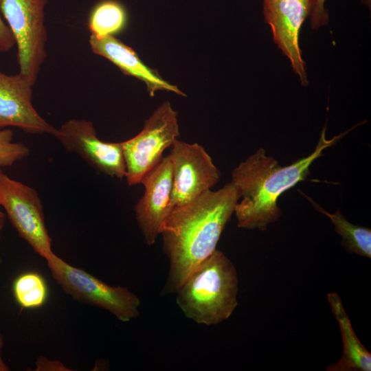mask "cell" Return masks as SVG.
Listing matches in <instances>:
<instances>
[{
  "label": "cell",
  "instance_id": "obj_1",
  "mask_svg": "<svg viewBox=\"0 0 371 371\" xmlns=\"http://www.w3.org/2000/svg\"><path fill=\"white\" fill-rule=\"evenodd\" d=\"M240 198L239 190L230 182L171 209L160 232L169 260L164 293H176L192 271L216 249Z\"/></svg>",
  "mask_w": 371,
  "mask_h": 371
},
{
  "label": "cell",
  "instance_id": "obj_2",
  "mask_svg": "<svg viewBox=\"0 0 371 371\" xmlns=\"http://www.w3.org/2000/svg\"><path fill=\"white\" fill-rule=\"evenodd\" d=\"M350 130L327 139L324 127L314 151L286 166L267 156L262 148L241 162L232 171L231 181L243 197L236 203L234 212L238 227L265 231L269 224L278 221L281 216L277 204L280 195L304 181L310 174L311 164L322 155V151L339 141Z\"/></svg>",
  "mask_w": 371,
  "mask_h": 371
},
{
  "label": "cell",
  "instance_id": "obj_3",
  "mask_svg": "<svg viewBox=\"0 0 371 371\" xmlns=\"http://www.w3.org/2000/svg\"><path fill=\"white\" fill-rule=\"evenodd\" d=\"M238 291L234 265L216 249L182 283L175 293L176 302L187 318L199 324L216 325L234 311Z\"/></svg>",
  "mask_w": 371,
  "mask_h": 371
},
{
  "label": "cell",
  "instance_id": "obj_4",
  "mask_svg": "<svg viewBox=\"0 0 371 371\" xmlns=\"http://www.w3.org/2000/svg\"><path fill=\"white\" fill-rule=\"evenodd\" d=\"M46 262L54 280L74 300L104 309L122 322L139 316L140 300L128 288L107 284L55 254Z\"/></svg>",
  "mask_w": 371,
  "mask_h": 371
},
{
  "label": "cell",
  "instance_id": "obj_5",
  "mask_svg": "<svg viewBox=\"0 0 371 371\" xmlns=\"http://www.w3.org/2000/svg\"><path fill=\"white\" fill-rule=\"evenodd\" d=\"M48 0H0L2 17L15 40L19 74L34 85L47 58L45 8Z\"/></svg>",
  "mask_w": 371,
  "mask_h": 371
},
{
  "label": "cell",
  "instance_id": "obj_6",
  "mask_svg": "<svg viewBox=\"0 0 371 371\" xmlns=\"http://www.w3.org/2000/svg\"><path fill=\"white\" fill-rule=\"evenodd\" d=\"M179 135L177 113L170 102L166 101L145 121L140 133L121 142L128 185L141 183L161 161L164 151L171 147Z\"/></svg>",
  "mask_w": 371,
  "mask_h": 371
},
{
  "label": "cell",
  "instance_id": "obj_7",
  "mask_svg": "<svg viewBox=\"0 0 371 371\" xmlns=\"http://www.w3.org/2000/svg\"><path fill=\"white\" fill-rule=\"evenodd\" d=\"M0 207L19 235L36 254L45 260L54 254L37 191L10 178L1 168Z\"/></svg>",
  "mask_w": 371,
  "mask_h": 371
},
{
  "label": "cell",
  "instance_id": "obj_8",
  "mask_svg": "<svg viewBox=\"0 0 371 371\" xmlns=\"http://www.w3.org/2000/svg\"><path fill=\"white\" fill-rule=\"evenodd\" d=\"M168 155L172 167V208L191 201L211 190L220 180V170L205 148L197 143L177 139Z\"/></svg>",
  "mask_w": 371,
  "mask_h": 371
},
{
  "label": "cell",
  "instance_id": "obj_9",
  "mask_svg": "<svg viewBox=\"0 0 371 371\" xmlns=\"http://www.w3.org/2000/svg\"><path fill=\"white\" fill-rule=\"evenodd\" d=\"M54 137L67 151L76 153L97 171L120 179L126 177L122 143L100 140L91 121L69 120L56 128Z\"/></svg>",
  "mask_w": 371,
  "mask_h": 371
},
{
  "label": "cell",
  "instance_id": "obj_10",
  "mask_svg": "<svg viewBox=\"0 0 371 371\" xmlns=\"http://www.w3.org/2000/svg\"><path fill=\"white\" fill-rule=\"evenodd\" d=\"M313 3L314 0H263L262 3L265 21L271 27L274 43L289 60L303 86H307L308 80L299 45V33Z\"/></svg>",
  "mask_w": 371,
  "mask_h": 371
},
{
  "label": "cell",
  "instance_id": "obj_11",
  "mask_svg": "<svg viewBox=\"0 0 371 371\" xmlns=\"http://www.w3.org/2000/svg\"><path fill=\"white\" fill-rule=\"evenodd\" d=\"M141 183L144 193L135 205V216L144 242L152 245L172 209V167L169 155L163 157Z\"/></svg>",
  "mask_w": 371,
  "mask_h": 371
},
{
  "label": "cell",
  "instance_id": "obj_12",
  "mask_svg": "<svg viewBox=\"0 0 371 371\" xmlns=\"http://www.w3.org/2000/svg\"><path fill=\"white\" fill-rule=\"evenodd\" d=\"M31 82L21 74L0 71V129L16 127L30 134H49L56 128L37 112L32 104Z\"/></svg>",
  "mask_w": 371,
  "mask_h": 371
},
{
  "label": "cell",
  "instance_id": "obj_13",
  "mask_svg": "<svg viewBox=\"0 0 371 371\" xmlns=\"http://www.w3.org/2000/svg\"><path fill=\"white\" fill-rule=\"evenodd\" d=\"M89 43L94 54L110 60L125 75L144 82L151 97L157 91H172L182 96L186 95L177 87L168 83L148 67L131 47L113 36L97 37L90 35Z\"/></svg>",
  "mask_w": 371,
  "mask_h": 371
},
{
  "label": "cell",
  "instance_id": "obj_14",
  "mask_svg": "<svg viewBox=\"0 0 371 371\" xmlns=\"http://www.w3.org/2000/svg\"><path fill=\"white\" fill-rule=\"evenodd\" d=\"M328 301L340 328L343 352L340 359L327 367V371H370L371 354L361 343L352 328L337 293H328Z\"/></svg>",
  "mask_w": 371,
  "mask_h": 371
},
{
  "label": "cell",
  "instance_id": "obj_15",
  "mask_svg": "<svg viewBox=\"0 0 371 371\" xmlns=\"http://www.w3.org/2000/svg\"><path fill=\"white\" fill-rule=\"evenodd\" d=\"M313 207L318 212L327 216L335 226V231L342 238V247L350 254L371 258V230L366 227L354 225L350 223L337 210L330 214L321 207L309 197Z\"/></svg>",
  "mask_w": 371,
  "mask_h": 371
},
{
  "label": "cell",
  "instance_id": "obj_16",
  "mask_svg": "<svg viewBox=\"0 0 371 371\" xmlns=\"http://www.w3.org/2000/svg\"><path fill=\"white\" fill-rule=\"evenodd\" d=\"M127 14L124 6L115 0H104L92 9L88 21L91 35L113 36L124 29Z\"/></svg>",
  "mask_w": 371,
  "mask_h": 371
},
{
  "label": "cell",
  "instance_id": "obj_17",
  "mask_svg": "<svg viewBox=\"0 0 371 371\" xmlns=\"http://www.w3.org/2000/svg\"><path fill=\"white\" fill-rule=\"evenodd\" d=\"M12 290L18 304L27 309L41 307L48 297L46 281L36 272H26L19 275L13 282Z\"/></svg>",
  "mask_w": 371,
  "mask_h": 371
},
{
  "label": "cell",
  "instance_id": "obj_18",
  "mask_svg": "<svg viewBox=\"0 0 371 371\" xmlns=\"http://www.w3.org/2000/svg\"><path fill=\"white\" fill-rule=\"evenodd\" d=\"M13 133L9 128L0 129V168L10 166L27 157L30 151L22 143L14 142Z\"/></svg>",
  "mask_w": 371,
  "mask_h": 371
},
{
  "label": "cell",
  "instance_id": "obj_19",
  "mask_svg": "<svg viewBox=\"0 0 371 371\" xmlns=\"http://www.w3.org/2000/svg\"><path fill=\"white\" fill-rule=\"evenodd\" d=\"M326 0H314L311 12V26L313 30H317L323 25H326L329 21L328 14L325 9Z\"/></svg>",
  "mask_w": 371,
  "mask_h": 371
},
{
  "label": "cell",
  "instance_id": "obj_20",
  "mask_svg": "<svg viewBox=\"0 0 371 371\" xmlns=\"http://www.w3.org/2000/svg\"><path fill=\"white\" fill-rule=\"evenodd\" d=\"M16 45L15 40L0 10V53H6Z\"/></svg>",
  "mask_w": 371,
  "mask_h": 371
},
{
  "label": "cell",
  "instance_id": "obj_21",
  "mask_svg": "<svg viewBox=\"0 0 371 371\" xmlns=\"http://www.w3.org/2000/svg\"><path fill=\"white\" fill-rule=\"evenodd\" d=\"M35 370L40 371L70 370L62 362L57 360H49L44 357H40L37 359Z\"/></svg>",
  "mask_w": 371,
  "mask_h": 371
},
{
  "label": "cell",
  "instance_id": "obj_22",
  "mask_svg": "<svg viewBox=\"0 0 371 371\" xmlns=\"http://www.w3.org/2000/svg\"><path fill=\"white\" fill-rule=\"evenodd\" d=\"M3 347V337L0 331V371H10L9 366L5 363L2 355Z\"/></svg>",
  "mask_w": 371,
  "mask_h": 371
},
{
  "label": "cell",
  "instance_id": "obj_23",
  "mask_svg": "<svg viewBox=\"0 0 371 371\" xmlns=\"http://www.w3.org/2000/svg\"><path fill=\"white\" fill-rule=\"evenodd\" d=\"M5 218H6L5 214L3 213L0 210V236H1V231L3 229V227L4 224H5ZM1 262H2V260H1V254H0V267H1Z\"/></svg>",
  "mask_w": 371,
  "mask_h": 371
},
{
  "label": "cell",
  "instance_id": "obj_24",
  "mask_svg": "<svg viewBox=\"0 0 371 371\" xmlns=\"http://www.w3.org/2000/svg\"><path fill=\"white\" fill-rule=\"evenodd\" d=\"M361 2L370 10L371 0H361Z\"/></svg>",
  "mask_w": 371,
  "mask_h": 371
}]
</instances>
